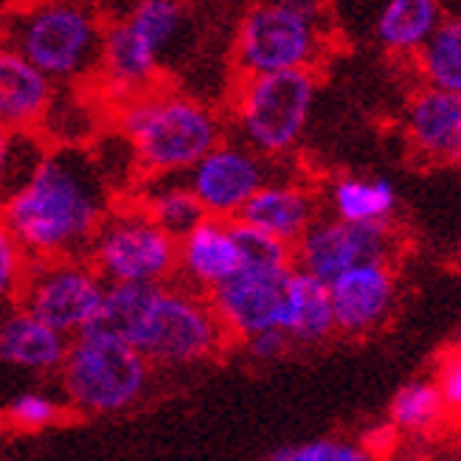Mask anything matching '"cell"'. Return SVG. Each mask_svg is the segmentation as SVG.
Listing matches in <instances>:
<instances>
[{
  "label": "cell",
  "mask_w": 461,
  "mask_h": 461,
  "mask_svg": "<svg viewBox=\"0 0 461 461\" xmlns=\"http://www.w3.org/2000/svg\"><path fill=\"white\" fill-rule=\"evenodd\" d=\"M267 177V158L248 144L220 141L186 172V183L209 217L237 220Z\"/></svg>",
  "instance_id": "11"
},
{
  "label": "cell",
  "mask_w": 461,
  "mask_h": 461,
  "mask_svg": "<svg viewBox=\"0 0 461 461\" xmlns=\"http://www.w3.org/2000/svg\"><path fill=\"white\" fill-rule=\"evenodd\" d=\"M9 49V29H6V23L0 20V51H6Z\"/></svg>",
  "instance_id": "33"
},
{
  "label": "cell",
  "mask_w": 461,
  "mask_h": 461,
  "mask_svg": "<svg viewBox=\"0 0 461 461\" xmlns=\"http://www.w3.org/2000/svg\"><path fill=\"white\" fill-rule=\"evenodd\" d=\"M110 107L138 177L186 175L225 135L222 115L214 107L160 87V82Z\"/></svg>",
  "instance_id": "2"
},
{
  "label": "cell",
  "mask_w": 461,
  "mask_h": 461,
  "mask_svg": "<svg viewBox=\"0 0 461 461\" xmlns=\"http://www.w3.org/2000/svg\"><path fill=\"white\" fill-rule=\"evenodd\" d=\"M34 138L37 132H9L0 127V197L26 177L34 160L42 155L45 147H40Z\"/></svg>",
  "instance_id": "25"
},
{
  "label": "cell",
  "mask_w": 461,
  "mask_h": 461,
  "mask_svg": "<svg viewBox=\"0 0 461 461\" xmlns=\"http://www.w3.org/2000/svg\"><path fill=\"white\" fill-rule=\"evenodd\" d=\"M321 51L312 0H265L245 12L234 40L237 74H276L312 68Z\"/></svg>",
  "instance_id": "7"
},
{
  "label": "cell",
  "mask_w": 461,
  "mask_h": 461,
  "mask_svg": "<svg viewBox=\"0 0 461 461\" xmlns=\"http://www.w3.org/2000/svg\"><path fill=\"white\" fill-rule=\"evenodd\" d=\"M293 267H248L242 265L230 279L209 293V302L220 315L230 338H248L253 332L282 324L285 285Z\"/></svg>",
  "instance_id": "12"
},
{
  "label": "cell",
  "mask_w": 461,
  "mask_h": 461,
  "mask_svg": "<svg viewBox=\"0 0 461 461\" xmlns=\"http://www.w3.org/2000/svg\"><path fill=\"white\" fill-rule=\"evenodd\" d=\"M62 380L71 400L87 411H119L147 385L149 360L122 338L82 330L68 343Z\"/></svg>",
  "instance_id": "8"
},
{
  "label": "cell",
  "mask_w": 461,
  "mask_h": 461,
  "mask_svg": "<svg viewBox=\"0 0 461 461\" xmlns=\"http://www.w3.org/2000/svg\"><path fill=\"white\" fill-rule=\"evenodd\" d=\"M132 200L141 205L160 228H167L172 237H183L205 217L200 200L189 189V183L177 180V175L144 177L141 189L135 192Z\"/></svg>",
  "instance_id": "21"
},
{
  "label": "cell",
  "mask_w": 461,
  "mask_h": 461,
  "mask_svg": "<svg viewBox=\"0 0 461 461\" xmlns=\"http://www.w3.org/2000/svg\"><path fill=\"white\" fill-rule=\"evenodd\" d=\"M160 54L149 40L135 32V26L122 17L119 23L104 26L96 68L90 82H96L99 94L110 99V104L124 102L141 90L158 85Z\"/></svg>",
  "instance_id": "13"
},
{
  "label": "cell",
  "mask_w": 461,
  "mask_h": 461,
  "mask_svg": "<svg viewBox=\"0 0 461 461\" xmlns=\"http://www.w3.org/2000/svg\"><path fill=\"white\" fill-rule=\"evenodd\" d=\"M428 87L461 94V20H445L420 49Z\"/></svg>",
  "instance_id": "24"
},
{
  "label": "cell",
  "mask_w": 461,
  "mask_h": 461,
  "mask_svg": "<svg viewBox=\"0 0 461 461\" xmlns=\"http://www.w3.org/2000/svg\"><path fill=\"white\" fill-rule=\"evenodd\" d=\"M32 259L26 257V250L20 248L9 225L0 217V304L17 302V293L26 279Z\"/></svg>",
  "instance_id": "28"
},
{
  "label": "cell",
  "mask_w": 461,
  "mask_h": 461,
  "mask_svg": "<svg viewBox=\"0 0 461 461\" xmlns=\"http://www.w3.org/2000/svg\"><path fill=\"white\" fill-rule=\"evenodd\" d=\"M315 214V197L304 186L267 180L242 205L237 220L250 228H259L287 245H295V240L312 225Z\"/></svg>",
  "instance_id": "18"
},
{
  "label": "cell",
  "mask_w": 461,
  "mask_h": 461,
  "mask_svg": "<svg viewBox=\"0 0 461 461\" xmlns=\"http://www.w3.org/2000/svg\"><path fill=\"white\" fill-rule=\"evenodd\" d=\"M335 327L343 332H363L388 312L394 279L385 262H366L343 270L327 285Z\"/></svg>",
  "instance_id": "16"
},
{
  "label": "cell",
  "mask_w": 461,
  "mask_h": 461,
  "mask_svg": "<svg viewBox=\"0 0 461 461\" xmlns=\"http://www.w3.org/2000/svg\"><path fill=\"white\" fill-rule=\"evenodd\" d=\"M230 340L209 295L164 282L155 285L149 304L132 335V346L155 363H194L217 355Z\"/></svg>",
  "instance_id": "6"
},
{
  "label": "cell",
  "mask_w": 461,
  "mask_h": 461,
  "mask_svg": "<svg viewBox=\"0 0 461 461\" xmlns=\"http://www.w3.org/2000/svg\"><path fill=\"white\" fill-rule=\"evenodd\" d=\"M391 253L388 222H346V220H312L293 245V265L321 282H332L343 270L385 262Z\"/></svg>",
  "instance_id": "10"
},
{
  "label": "cell",
  "mask_w": 461,
  "mask_h": 461,
  "mask_svg": "<svg viewBox=\"0 0 461 461\" xmlns=\"http://www.w3.org/2000/svg\"><path fill=\"white\" fill-rule=\"evenodd\" d=\"M408 138L422 158L461 160V94L428 87L411 102Z\"/></svg>",
  "instance_id": "17"
},
{
  "label": "cell",
  "mask_w": 461,
  "mask_h": 461,
  "mask_svg": "<svg viewBox=\"0 0 461 461\" xmlns=\"http://www.w3.org/2000/svg\"><path fill=\"white\" fill-rule=\"evenodd\" d=\"M270 461H372L366 453L335 445V442H312L304 447H285L276 450Z\"/></svg>",
  "instance_id": "29"
},
{
  "label": "cell",
  "mask_w": 461,
  "mask_h": 461,
  "mask_svg": "<svg viewBox=\"0 0 461 461\" xmlns=\"http://www.w3.org/2000/svg\"><path fill=\"white\" fill-rule=\"evenodd\" d=\"M68 340L29 310H12L0 318V360L20 368H57L65 357Z\"/></svg>",
  "instance_id": "19"
},
{
  "label": "cell",
  "mask_w": 461,
  "mask_h": 461,
  "mask_svg": "<svg viewBox=\"0 0 461 461\" xmlns=\"http://www.w3.org/2000/svg\"><path fill=\"white\" fill-rule=\"evenodd\" d=\"M315 90L312 68L240 77L230 99V119L242 144L265 158L287 155L307 130Z\"/></svg>",
  "instance_id": "4"
},
{
  "label": "cell",
  "mask_w": 461,
  "mask_h": 461,
  "mask_svg": "<svg viewBox=\"0 0 461 461\" xmlns=\"http://www.w3.org/2000/svg\"><path fill=\"white\" fill-rule=\"evenodd\" d=\"M442 400L461 405V360L447 368L445 383H442Z\"/></svg>",
  "instance_id": "32"
},
{
  "label": "cell",
  "mask_w": 461,
  "mask_h": 461,
  "mask_svg": "<svg viewBox=\"0 0 461 461\" xmlns=\"http://www.w3.org/2000/svg\"><path fill=\"white\" fill-rule=\"evenodd\" d=\"M242 267L234 220L205 214L192 230L177 237V276L209 295Z\"/></svg>",
  "instance_id": "14"
},
{
  "label": "cell",
  "mask_w": 461,
  "mask_h": 461,
  "mask_svg": "<svg viewBox=\"0 0 461 461\" xmlns=\"http://www.w3.org/2000/svg\"><path fill=\"white\" fill-rule=\"evenodd\" d=\"M104 285L85 257L37 259L29 265L17 304L68 338L90 327L99 312Z\"/></svg>",
  "instance_id": "9"
},
{
  "label": "cell",
  "mask_w": 461,
  "mask_h": 461,
  "mask_svg": "<svg viewBox=\"0 0 461 461\" xmlns=\"http://www.w3.org/2000/svg\"><path fill=\"white\" fill-rule=\"evenodd\" d=\"M57 102V82L20 57L0 51V127L9 132H37Z\"/></svg>",
  "instance_id": "15"
},
{
  "label": "cell",
  "mask_w": 461,
  "mask_h": 461,
  "mask_svg": "<svg viewBox=\"0 0 461 461\" xmlns=\"http://www.w3.org/2000/svg\"><path fill=\"white\" fill-rule=\"evenodd\" d=\"M234 228H237L242 265H248V267H270V270L293 267V245L265 234V230H259V228H250V225H245L240 220H234Z\"/></svg>",
  "instance_id": "26"
},
{
  "label": "cell",
  "mask_w": 461,
  "mask_h": 461,
  "mask_svg": "<svg viewBox=\"0 0 461 461\" xmlns=\"http://www.w3.org/2000/svg\"><path fill=\"white\" fill-rule=\"evenodd\" d=\"M85 259L107 285H164L177 279V237L127 200L110 205Z\"/></svg>",
  "instance_id": "5"
},
{
  "label": "cell",
  "mask_w": 461,
  "mask_h": 461,
  "mask_svg": "<svg viewBox=\"0 0 461 461\" xmlns=\"http://www.w3.org/2000/svg\"><path fill=\"white\" fill-rule=\"evenodd\" d=\"M6 29L9 49L51 82L68 85L94 74L104 23L87 0H32Z\"/></svg>",
  "instance_id": "3"
},
{
  "label": "cell",
  "mask_w": 461,
  "mask_h": 461,
  "mask_svg": "<svg viewBox=\"0 0 461 461\" xmlns=\"http://www.w3.org/2000/svg\"><path fill=\"white\" fill-rule=\"evenodd\" d=\"M330 205L346 222H388L397 192L385 177H340L330 189Z\"/></svg>",
  "instance_id": "23"
},
{
  "label": "cell",
  "mask_w": 461,
  "mask_h": 461,
  "mask_svg": "<svg viewBox=\"0 0 461 461\" xmlns=\"http://www.w3.org/2000/svg\"><path fill=\"white\" fill-rule=\"evenodd\" d=\"M107 177L77 147L42 149L17 186L0 197V217L32 262L85 257L110 212Z\"/></svg>",
  "instance_id": "1"
},
{
  "label": "cell",
  "mask_w": 461,
  "mask_h": 461,
  "mask_svg": "<svg viewBox=\"0 0 461 461\" xmlns=\"http://www.w3.org/2000/svg\"><path fill=\"white\" fill-rule=\"evenodd\" d=\"M439 408H442L439 388H433L428 383H413V385H405L394 397L391 417L402 428H422L439 413Z\"/></svg>",
  "instance_id": "27"
},
{
  "label": "cell",
  "mask_w": 461,
  "mask_h": 461,
  "mask_svg": "<svg viewBox=\"0 0 461 461\" xmlns=\"http://www.w3.org/2000/svg\"><path fill=\"white\" fill-rule=\"evenodd\" d=\"M9 420L23 428H42L57 420V405L42 394H20L9 405Z\"/></svg>",
  "instance_id": "30"
},
{
  "label": "cell",
  "mask_w": 461,
  "mask_h": 461,
  "mask_svg": "<svg viewBox=\"0 0 461 461\" xmlns=\"http://www.w3.org/2000/svg\"><path fill=\"white\" fill-rule=\"evenodd\" d=\"M279 330H285L295 340H307V343L327 338L335 330L327 282H321L293 265L285 285V310H282Z\"/></svg>",
  "instance_id": "20"
},
{
  "label": "cell",
  "mask_w": 461,
  "mask_h": 461,
  "mask_svg": "<svg viewBox=\"0 0 461 461\" xmlns=\"http://www.w3.org/2000/svg\"><path fill=\"white\" fill-rule=\"evenodd\" d=\"M290 335L279 327H273V330H262V332H253L245 338L248 343V349L253 357H276V355H282L285 352V346H287Z\"/></svg>",
  "instance_id": "31"
},
{
  "label": "cell",
  "mask_w": 461,
  "mask_h": 461,
  "mask_svg": "<svg viewBox=\"0 0 461 461\" xmlns=\"http://www.w3.org/2000/svg\"><path fill=\"white\" fill-rule=\"evenodd\" d=\"M439 23L442 20L436 0H385L375 34L383 49L411 54L422 49Z\"/></svg>",
  "instance_id": "22"
}]
</instances>
